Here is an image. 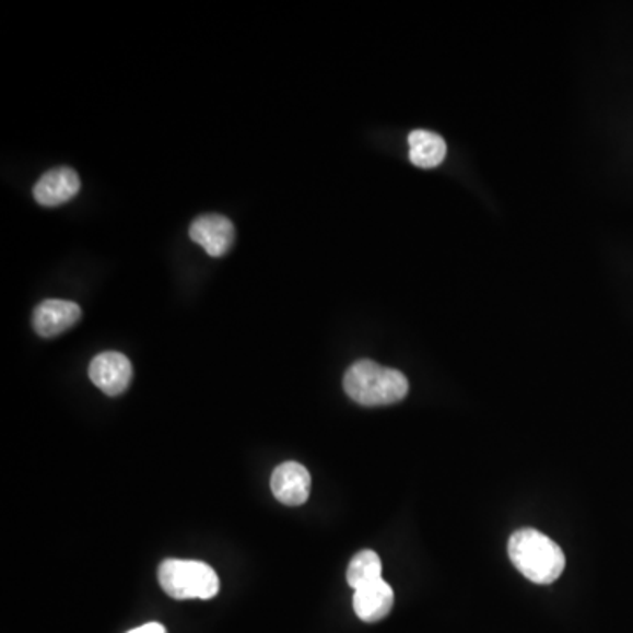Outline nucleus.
<instances>
[{
	"mask_svg": "<svg viewBox=\"0 0 633 633\" xmlns=\"http://www.w3.org/2000/svg\"><path fill=\"white\" fill-rule=\"evenodd\" d=\"M508 556L517 571L535 584H551L565 571V554L556 542L540 531H516L508 540Z\"/></svg>",
	"mask_w": 633,
	"mask_h": 633,
	"instance_id": "obj_1",
	"label": "nucleus"
},
{
	"mask_svg": "<svg viewBox=\"0 0 633 633\" xmlns=\"http://www.w3.org/2000/svg\"><path fill=\"white\" fill-rule=\"evenodd\" d=\"M347 395L364 407L398 403L409 392V380L398 370L384 368L370 360H361L347 370L343 377Z\"/></svg>",
	"mask_w": 633,
	"mask_h": 633,
	"instance_id": "obj_2",
	"label": "nucleus"
},
{
	"mask_svg": "<svg viewBox=\"0 0 633 633\" xmlns=\"http://www.w3.org/2000/svg\"><path fill=\"white\" fill-rule=\"evenodd\" d=\"M159 583L176 600H210L221 589L219 575L210 565L192 560H166L159 566Z\"/></svg>",
	"mask_w": 633,
	"mask_h": 633,
	"instance_id": "obj_3",
	"label": "nucleus"
},
{
	"mask_svg": "<svg viewBox=\"0 0 633 633\" xmlns=\"http://www.w3.org/2000/svg\"><path fill=\"white\" fill-rule=\"evenodd\" d=\"M89 375L104 395L118 396L131 386V361L120 352H103L92 360Z\"/></svg>",
	"mask_w": 633,
	"mask_h": 633,
	"instance_id": "obj_4",
	"label": "nucleus"
},
{
	"mask_svg": "<svg viewBox=\"0 0 633 633\" xmlns=\"http://www.w3.org/2000/svg\"><path fill=\"white\" fill-rule=\"evenodd\" d=\"M312 477L303 465L296 461L282 462L271 476V491L283 505L297 507L310 496Z\"/></svg>",
	"mask_w": 633,
	"mask_h": 633,
	"instance_id": "obj_5",
	"label": "nucleus"
},
{
	"mask_svg": "<svg viewBox=\"0 0 633 633\" xmlns=\"http://www.w3.org/2000/svg\"><path fill=\"white\" fill-rule=\"evenodd\" d=\"M189 234L208 256L222 257L233 247L234 225L222 215H202L192 222Z\"/></svg>",
	"mask_w": 633,
	"mask_h": 633,
	"instance_id": "obj_6",
	"label": "nucleus"
},
{
	"mask_svg": "<svg viewBox=\"0 0 633 633\" xmlns=\"http://www.w3.org/2000/svg\"><path fill=\"white\" fill-rule=\"evenodd\" d=\"M80 176L71 167H55L40 176L34 187V198L40 207H60L80 192Z\"/></svg>",
	"mask_w": 633,
	"mask_h": 633,
	"instance_id": "obj_7",
	"label": "nucleus"
},
{
	"mask_svg": "<svg viewBox=\"0 0 633 633\" xmlns=\"http://www.w3.org/2000/svg\"><path fill=\"white\" fill-rule=\"evenodd\" d=\"M81 308L77 303L46 300L34 312V329L43 338L59 337L80 323Z\"/></svg>",
	"mask_w": 633,
	"mask_h": 633,
	"instance_id": "obj_8",
	"label": "nucleus"
},
{
	"mask_svg": "<svg viewBox=\"0 0 633 633\" xmlns=\"http://www.w3.org/2000/svg\"><path fill=\"white\" fill-rule=\"evenodd\" d=\"M395 603L392 588L384 579L373 581L363 588L355 589L354 611L360 620L377 623L391 612Z\"/></svg>",
	"mask_w": 633,
	"mask_h": 633,
	"instance_id": "obj_9",
	"label": "nucleus"
},
{
	"mask_svg": "<svg viewBox=\"0 0 633 633\" xmlns=\"http://www.w3.org/2000/svg\"><path fill=\"white\" fill-rule=\"evenodd\" d=\"M409 146L410 162L413 166L424 167V169L441 166L447 155V144L435 132H410Z\"/></svg>",
	"mask_w": 633,
	"mask_h": 633,
	"instance_id": "obj_10",
	"label": "nucleus"
},
{
	"mask_svg": "<svg viewBox=\"0 0 633 633\" xmlns=\"http://www.w3.org/2000/svg\"><path fill=\"white\" fill-rule=\"evenodd\" d=\"M378 579H383V562L375 551H361L352 558L347 571V581L352 588L360 589Z\"/></svg>",
	"mask_w": 633,
	"mask_h": 633,
	"instance_id": "obj_11",
	"label": "nucleus"
},
{
	"mask_svg": "<svg viewBox=\"0 0 633 633\" xmlns=\"http://www.w3.org/2000/svg\"><path fill=\"white\" fill-rule=\"evenodd\" d=\"M127 633H167V632L166 629H164V626H162L161 623H149L143 624V626H140V629H134L131 630V632Z\"/></svg>",
	"mask_w": 633,
	"mask_h": 633,
	"instance_id": "obj_12",
	"label": "nucleus"
}]
</instances>
